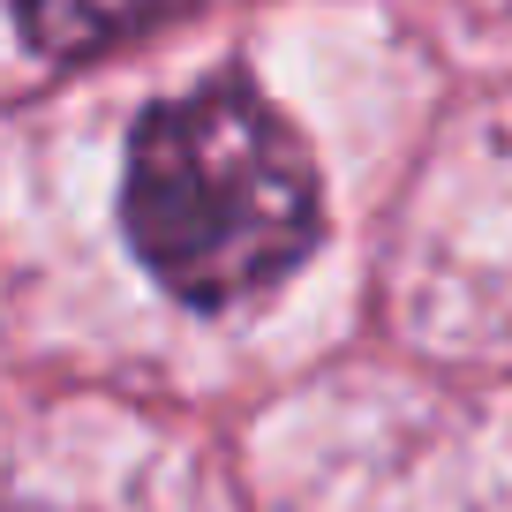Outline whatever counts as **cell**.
<instances>
[{
	"instance_id": "2",
	"label": "cell",
	"mask_w": 512,
	"mask_h": 512,
	"mask_svg": "<svg viewBox=\"0 0 512 512\" xmlns=\"http://www.w3.org/2000/svg\"><path fill=\"white\" fill-rule=\"evenodd\" d=\"M181 8L189 0H8L16 31L53 61H91L106 46H128V38H144L151 23L181 16Z\"/></svg>"
},
{
	"instance_id": "1",
	"label": "cell",
	"mask_w": 512,
	"mask_h": 512,
	"mask_svg": "<svg viewBox=\"0 0 512 512\" xmlns=\"http://www.w3.org/2000/svg\"><path fill=\"white\" fill-rule=\"evenodd\" d=\"M121 226L174 302L226 309L279 287L317 249L324 196L287 113L264 106L256 83L211 76L136 121Z\"/></svg>"
}]
</instances>
